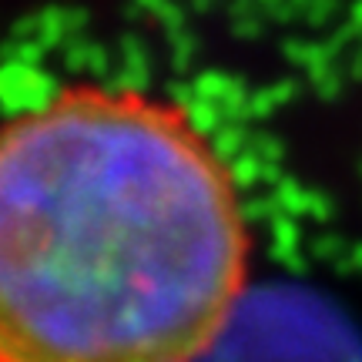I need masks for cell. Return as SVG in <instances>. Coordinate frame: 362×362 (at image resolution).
<instances>
[{
    "mask_svg": "<svg viewBox=\"0 0 362 362\" xmlns=\"http://www.w3.org/2000/svg\"><path fill=\"white\" fill-rule=\"evenodd\" d=\"M248 262L235 181L178 104L74 84L0 124V362H198Z\"/></svg>",
    "mask_w": 362,
    "mask_h": 362,
    "instance_id": "1",
    "label": "cell"
}]
</instances>
